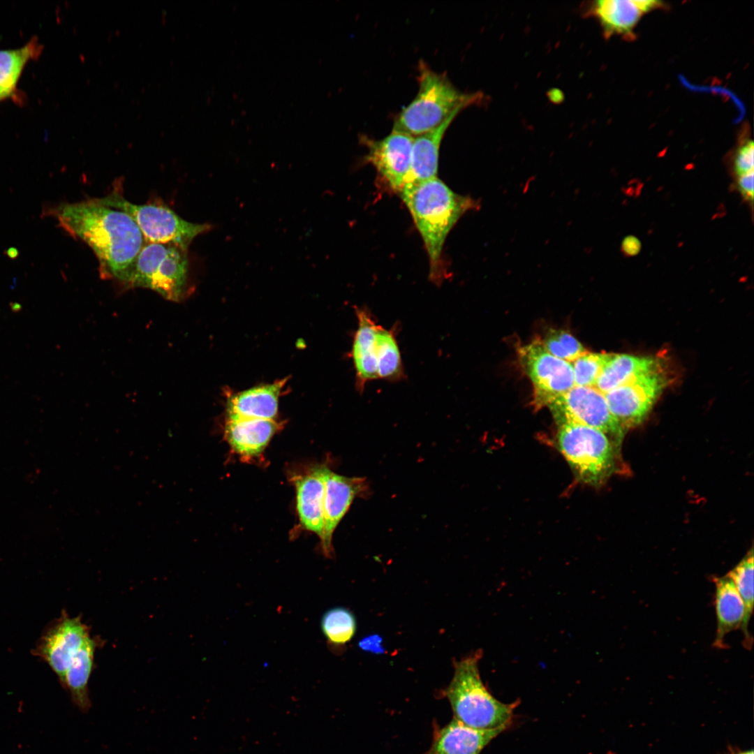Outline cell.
<instances>
[{
	"mask_svg": "<svg viewBox=\"0 0 754 754\" xmlns=\"http://www.w3.org/2000/svg\"><path fill=\"white\" fill-rule=\"evenodd\" d=\"M43 213L57 218L64 230L92 249L99 262L101 277L124 285L145 242L129 215L103 205L96 198L61 203Z\"/></svg>",
	"mask_w": 754,
	"mask_h": 754,
	"instance_id": "6da1fadb",
	"label": "cell"
},
{
	"mask_svg": "<svg viewBox=\"0 0 754 754\" xmlns=\"http://www.w3.org/2000/svg\"><path fill=\"white\" fill-rule=\"evenodd\" d=\"M399 193L423 239L430 280L439 285L445 276L441 255L445 239L459 218L475 207V202L456 193L437 177L407 183Z\"/></svg>",
	"mask_w": 754,
	"mask_h": 754,
	"instance_id": "7a4b0ae2",
	"label": "cell"
},
{
	"mask_svg": "<svg viewBox=\"0 0 754 754\" xmlns=\"http://www.w3.org/2000/svg\"><path fill=\"white\" fill-rule=\"evenodd\" d=\"M417 80L416 96L396 115L393 126L413 137L434 129L454 113H460L483 98L480 92H462L445 73L434 71L423 60L418 62Z\"/></svg>",
	"mask_w": 754,
	"mask_h": 754,
	"instance_id": "3957f363",
	"label": "cell"
},
{
	"mask_svg": "<svg viewBox=\"0 0 754 754\" xmlns=\"http://www.w3.org/2000/svg\"><path fill=\"white\" fill-rule=\"evenodd\" d=\"M481 649L454 662V674L444 693L454 718L477 729L508 728L519 701L510 704L500 702L482 682L479 662Z\"/></svg>",
	"mask_w": 754,
	"mask_h": 754,
	"instance_id": "277c9868",
	"label": "cell"
},
{
	"mask_svg": "<svg viewBox=\"0 0 754 754\" xmlns=\"http://www.w3.org/2000/svg\"><path fill=\"white\" fill-rule=\"evenodd\" d=\"M151 289L172 302L193 291L188 251L173 244L144 242L123 285Z\"/></svg>",
	"mask_w": 754,
	"mask_h": 754,
	"instance_id": "5b68a950",
	"label": "cell"
},
{
	"mask_svg": "<svg viewBox=\"0 0 754 754\" xmlns=\"http://www.w3.org/2000/svg\"><path fill=\"white\" fill-rule=\"evenodd\" d=\"M556 441L579 482L598 487L614 473L619 452L602 431L579 424H561Z\"/></svg>",
	"mask_w": 754,
	"mask_h": 754,
	"instance_id": "8992f818",
	"label": "cell"
},
{
	"mask_svg": "<svg viewBox=\"0 0 754 754\" xmlns=\"http://www.w3.org/2000/svg\"><path fill=\"white\" fill-rule=\"evenodd\" d=\"M96 200L103 205L129 215L140 229L145 242L173 244L188 251L196 237L210 231L213 228L209 223L188 222L162 205L133 204L117 189Z\"/></svg>",
	"mask_w": 754,
	"mask_h": 754,
	"instance_id": "52a82bcc",
	"label": "cell"
},
{
	"mask_svg": "<svg viewBox=\"0 0 754 754\" xmlns=\"http://www.w3.org/2000/svg\"><path fill=\"white\" fill-rule=\"evenodd\" d=\"M547 407L558 425L575 423L598 429L619 452L626 430L611 413L604 394L594 387L575 385Z\"/></svg>",
	"mask_w": 754,
	"mask_h": 754,
	"instance_id": "ba28073f",
	"label": "cell"
},
{
	"mask_svg": "<svg viewBox=\"0 0 754 754\" xmlns=\"http://www.w3.org/2000/svg\"><path fill=\"white\" fill-rule=\"evenodd\" d=\"M520 364L531 380L536 408L547 406L574 386L572 367L549 353L540 340L519 348Z\"/></svg>",
	"mask_w": 754,
	"mask_h": 754,
	"instance_id": "9c48e42d",
	"label": "cell"
},
{
	"mask_svg": "<svg viewBox=\"0 0 754 754\" xmlns=\"http://www.w3.org/2000/svg\"><path fill=\"white\" fill-rule=\"evenodd\" d=\"M668 383L660 364L604 395L611 413L627 430L645 419Z\"/></svg>",
	"mask_w": 754,
	"mask_h": 754,
	"instance_id": "30bf717a",
	"label": "cell"
},
{
	"mask_svg": "<svg viewBox=\"0 0 754 754\" xmlns=\"http://www.w3.org/2000/svg\"><path fill=\"white\" fill-rule=\"evenodd\" d=\"M414 137L392 128L383 138L376 140L362 135L367 147L366 162L371 163L390 187L400 192L406 184L411 165Z\"/></svg>",
	"mask_w": 754,
	"mask_h": 754,
	"instance_id": "8fae6325",
	"label": "cell"
},
{
	"mask_svg": "<svg viewBox=\"0 0 754 754\" xmlns=\"http://www.w3.org/2000/svg\"><path fill=\"white\" fill-rule=\"evenodd\" d=\"M91 637L80 616L64 614L45 632L34 651L55 672L61 683L73 658Z\"/></svg>",
	"mask_w": 754,
	"mask_h": 754,
	"instance_id": "7c38bea8",
	"label": "cell"
},
{
	"mask_svg": "<svg viewBox=\"0 0 754 754\" xmlns=\"http://www.w3.org/2000/svg\"><path fill=\"white\" fill-rule=\"evenodd\" d=\"M324 525L321 548L327 557L333 554L332 534L350 508L356 496L365 490L362 478H348L338 475L324 467Z\"/></svg>",
	"mask_w": 754,
	"mask_h": 754,
	"instance_id": "4fadbf2b",
	"label": "cell"
},
{
	"mask_svg": "<svg viewBox=\"0 0 754 754\" xmlns=\"http://www.w3.org/2000/svg\"><path fill=\"white\" fill-rule=\"evenodd\" d=\"M286 378L261 385L235 394H228L226 417L274 420L278 413L279 397Z\"/></svg>",
	"mask_w": 754,
	"mask_h": 754,
	"instance_id": "5bb4252c",
	"label": "cell"
},
{
	"mask_svg": "<svg viewBox=\"0 0 754 754\" xmlns=\"http://www.w3.org/2000/svg\"><path fill=\"white\" fill-rule=\"evenodd\" d=\"M655 0H599L592 3L589 12L596 17L607 37L630 35L641 17L660 6Z\"/></svg>",
	"mask_w": 754,
	"mask_h": 754,
	"instance_id": "9a60e30c",
	"label": "cell"
},
{
	"mask_svg": "<svg viewBox=\"0 0 754 754\" xmlns=\"http://www.w3.org/2000/svg\"><path fill=\"white\" fill-rule=\"evenodd\" d=\"M505 730V727L477 729L453 718L435 732L432 744L425 754H480Z\"/></svg>",
	"mask_w": 754,
	"mask_h": 754,
	"instance_id": "2e32d148",
	"label": "cell"
},
{
	"mask_svg": "<svg viewBox=\"0 0 754 754\" xmlns=\"http://www.w3.org/2000/svg\"><path fill=\"white\" fill-rule=\"evenodd\" d=\"M324 467L316 466L294 480L300 524L320 539L324 525Z\"/></svg>",
	"mask_w": 754,
	"mask_h": 754,
	"instance_id": "e0dca14e",
	"label": "cell"
},
{
	"mask_svg": "<svg viewBox=\"0 0 754 754\" xmlns=\"http://www.w3.org/2000/svg\"><path fill=\"white\" fill-rule=\"evenodd\" d=\"M279 427L275 420L226 417L224 434L236 453L251 457L263 451Z\"/></svg>",
	"mask_w": 754,
	"mask_h": 754,
	"instance_id": "ac0fdd59",
	"label": "cell"
},
{
	"mask_svg": "<svg viewBox=\"0 0 754 754\" xmlns=\"http://www.w3.org/2000/svg\"><path fill=\"white\" fill-rule=\"evenodd\" d=\"M715 586L714 608L716 630L714 646L726 647L725 637L730 633L741 629L745 617V607L733 581L726 575L713 576Z\"/></svg>",
	"mask_w": 754,
	"mask_h": 754,
	"instance_id": "d6986e66",
	"label": "cell"
},
{
	"mask_svg": "<svg viewBox=\"0 0 754 754\" xmlns=\"http://www.w3.org/2000/svg\"><path fill=\"white\" fill-rule=\"evenodd\" d=\"M356 315L357 328L351 356L356 371V386L358 392H362L368 382L378 378L376 333L378 325L366 309H357Z\"/></svg>",
	"mask_w": 754,
	"mask_h": 754,
	"instance_id": "ffe728a7",
	"label": "cell"
},
{
	"mask_svg": "<svg viewBox=\"0 0 754 754\" xmlns=\"http://www.w3.org/2000/svg\"><path fill=\"white\" fill-rule=\"evenodd\" d=\"M454 113L434 129L414 137L411 165L406 183H415L437 177L439 151L445 133L459 114Z\"/></svg>",
	"mask_w": 754,
	"mask_h": 754,
	"instance_id": "44dd1931",
	"label": "cell"
},
{
	"mask_svg": "<svg viewBox=\"0 0 754 754\" xmlns=\"http://www.w3.org/2000/svg\"><path fill=\"white\" fill-rule=\"evenodd\" d=\"M660 364V360L653 357L628 354H609L594 387L605 394Z\"/></svg>",
	"mask_w": 754,
	"mask_h": 754,
	"instance_id": "7402d4cb",
	"label": "cell"
},
{
	"mask_svg": "<svg viewBox=\"0 0 754 754\" xmlns=\"http://www.w3.org/2000/svg\"><path fill=\"white\" fill-rule=\"evenodd\" d=\"M98 641L90 637L82 646L67 670L61 684L69 691L74 704L82 712L91 707L88 682L94 666Z\"/></svg>",
	"mask_w": 754,
	"mask_h": 754,
	"instance_id": "603a6c76",
	"label": "cell"
},
{
	"mask_svg": "<svg viewBox=\"0 0 754 754\" xmlns=\"http://www.w3.org/2000/svg\"><path fill=\"white\" fill-rule=\"evenodd\" d=\"M43 45L33 38L24 46L0 50V101L15 97L17 85L25 65L39 57Z\"/></svg>",
	"mask_w": 754,
	"mask_h": 754,
	"instance_id": "cb8c5ba5",
	"label": "cell"
},
{
	"mask_svg": "<svg viewBox=\"0 0 754 754\" xmlns=\"http://www.w3.org/2000/svg\"><path fill=\"white\" fill-rule=\"evenodd\" d=\"M394 331L378 325L376 333L378 378L391 382L401 380L404 375Z\"/></svg>",
	"mask_w": 754,
	"mask_h": 754,
	"instance_id": "d4e9b609",
	"label": "cell"
},
{
	"mask_svg": "<svg viewBox=\"0 0 754 754\" xmlns=\"http://www.w3.org/2000/svg\"><path fill=\"white\" fill-rule=\"evenodd\" d=\"M732 579L745 607V617L741 630L743 633V646L751 649L753 644L748 626L753 611V548L727 574Z\"/></svg>",
	"mask_w": 754,
	"mask_h": 754,
	"instance_id": "484cf974",
	"label": "cell"
},
{
	"mask_svg": "<svg viewBox=\"0 0 754 754\" xmlns=\"http://www.w3.org/2000/svg\"><path fill=\"white\" fill-rule=\"evenodd\" d=\"M320 629L331 645H344L353 639L356 633V619L349 609L341 607H334L327 610L322 616Z\"/></svg>",
	"mask_w": 754,
	"mask_h": 754,
	"instance_id": "4316f807",
	"label": "cell"
},
{
	"mask_svg": "<svg viewBox=\"0 0 754 754\" xmlns=\"http://www.w3.org/2000/svg\"><path fill=\"white\" fill-rule=\"evenodd\" d=\"M541 341L552 355L570 363L586 352L582 344L565 330H549Z\"/></svg>",
	"mask_w": 754,
	"mask_h": 754,
	"instance_id": "83f0119b",
	"label": "cell"
},
{
	"mask_svg": "<svg viewBox=\"0 0 754 754\" xmlns=\"http://www.w3.org/2000/svg\"><path fill=\"white\" fill-rule=\"evenodd\" d=\"M608 355L586 351L571 362L575 385L594 387Z\"/></svg>",
	"mask_w": 754,
	"mask_h": 754,
	"instance_id": "f1b7e54d",
	"label": "cell"
},
{
	"mask_svg": "<svg viewBox=\"0 0 754 754\" xmlns=\"http://www.w3.org/2000/svg\"><path fill=\"white\" fill-rule=\"evenodd\" d=\"M733 168L737 177L754 172V144L752 140H746L739 146L734 156Z\"/></svg>",
	"mask_w": 754,
	"mask_h": 754,
	"instance_id": "f546056e",
	"label": "cell"
},
{
	"mask_svg": "<svg viewBox=\"0 0 754 754\" xmlns=\"http://www.w3.org/2000/svg\"><path fill=\"white\" fill-rule=\"evenodd\" d=\"M753 175L754 172L740 175L737 177V188L744 198L749 202L753 200Z\"/></svg>",
	"mask_w": 754,
	"mask_h": 754,
	"instance_id": "4dcf8cb0",
	"label": "cell"
},
{
	"mask_svg": "<svg viewBox=\"0 0 754 754\" xmlns=\"http://www.w3.org/2000/svg\"><path fill=\"white\" fill-rule=\"evenodd\" d=\"M641 249L642 243L635 235H627L621 242V250L627 257H633L638 255Z\"/></svg>",
	"mask_w": 754,
	"mask_h": 754,
	"instance_id": "1f68e13d",
	"label": "cell"
},
{
	"mask_svg": "<svg viewBox=\"0 0 754 754\" xmlns=\"http://www.w3.org/2000/svg\"><path fill=\"white\" fill-rule=\"evenodd\" d=\"M380 644V637H379L378 636H371L367 637L362 640V641L360 643V646L361 648L374 652H380V649L382 647Z\"/></svg>",
	"mask_w": 754,
	"mask_h": 754,
	"instance_id": "d6a6232c",
	"label": "cell"
},
{
	"mask_svg": "<svg viewBox=\"0 0 754 754\" xmlns=\"http://www.w3.org/2000/svg\"><path fill=\"white\" fill-rule=\"evenodd\" d=\"M5 254L10 259H16L19 256V251L17 248L11 246L5 251Z\"/></svg>",
	"mask_w": 754,
	"mask_h": 754,
	"instance_id": "836d02e7",
	"label": "cell"
},
{
	"mask_svg": "<svg viewBox=\"0 0 754 754\" xmlns=\"http://www.w3.org/2000/svg\"><path fill=\"white\" fill-rule=\"evenodd\" d=\"M10 307L13 312H19L22 310V306L17 302H10Z\"/></svg>",
	"mask_w": 754,
	"mask_h": 754,
	"instance_id": "e575fe53",
	"label": "cell"
},
{
	"mask_svg": "<svg viewBox=\"0 0 754 754\" xmlns=\"http://www.w3.org/2000/svg\"><path fill=\"white\" fill-rule=\"evenodd\" d=\"M729 754H753V751L751 749L744 751L732 752Z\"/></svg>",
	"mask_w": 754,
	"mask_h": 754,
	"instance_id": "d590c367",
	"label": "cell"
}]
</instances>
